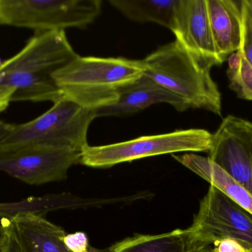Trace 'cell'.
<instances>
[{
	"instance_id": "cell-1",
	"label": "cell",
	"mask_w": 252,
	"mask_h": 252,
	"mask_svg": "<svg viewBox=\"0 0 252 252\" xmlns=\"http://www.w3.org/2000/svg\"><path fill=\"white\" fill-rule=\"evenodd\" d=\"M78 54L65 31L35 32L23 48L3 62L0 90L13 92V102H52L63 97L53 75Z\"/></svg>"
},
{
	"instance_id": "cell-2",
	"label": "cell",
	"mask_w": 252,
	"mask_h": 252,
	"mask_svg": "<svg viewBox=\"0 0 252 252\" xmlns=\"http://www.w3.org/2000/svg\"><path fill=\"white\" fill-rule=\"evenodd\" d=\"M143 73L142 60L78 55L53 78L63 97L93 112L115 104L121 90Z\"/></svg>"
},
{
	"instance_id": "cell-3",
	"label": "cell",
	"mask_w": 252,
	"mask_h": 252,
	"mask_svg": "<svg viewBox=\"0 0 252 252\" xmlns=\"http://www.w3.org/2000/svg\"><path fill=\"white\" fill-rule=\"evenodd\" d=\"M142 62L144 73L179 96L189 109H204L221 115V93L212 78V68L176 40L161 46Z\"/></svg>"
},
{
	"instance_id": "cell-4",
	"label": "cell",
	"mask_w": 252,
	"mask_h": 252,
	"mask_svg": "<svg viewBox=\"0 0 252 252\" xmlns=\"http://www.w3.org/2000/svg\"><path fill=\"white\" fill-rule=\"evenodd\" d=\"M94 119L92 111L65 97L32 121L13 124L0 146L38 144L81 152L89 146L87 133Z\"/></svg>"
},
{
	"instance_id": "cell-5",
	"label": "cell",
	"mask_w": 252,
	"mask_h": 252,
	"mask_svg": "<svg viewBox=\"0 0 252 252\" xmlns=\"http://www.w3.org/2000/svg\"><path fill=\"white\" fill-rule=\"evenodd\" d=\"M213 134L204 129L176 130L164 134L141 136L103 146H90L81 153L80 164L93 168H109L136 160L179 152H207Z\"/></svg>"
},
{
	"instance_id": "cell-6",
	"label": "cell",
	"mask_w": 252,
	"mask_h": 252,
	"mask_svg": "<svg viewBox=\"0 0 252 252\" xmlns=\"http://www.w3.org/2000/svg\"><path fill=\"white\" fill-rule=\"evenodd\" d=\"M100 0H0V25L35 32L84 28L101 12Z\"/></svg>"
},
{
	"instance_id": "cell-7",
	"label": "cell",
	"mask_w": 252,
	"mask_h": 252,
	"mask_svg": "<svg viewBox=\"0 0 252 252\" xmlns=\"http://www.w3.org/2000/svg\"><path fill=\"white\" fill-rule=\"evenodd\" d=\"M81 158V152L55 146H0V172L28 184H44L66 179Z\"/></svg>"
},
{
	"instance_id": "cell-8",
	"label": "cell",
	"mask_w": 252,
	"mask_h": 252,
	"mask_svg": "<svg viewBox=\"0 0 252 252\" xmlns=\"http://www.w3.org/2000/svg\"><path fill=\"white\" fill-rule=\"evenodd\" d=\"M188 230L199 245L220 238H234L252 245V215L210 186Z\"/></svg>"
},
{
	"instance_id": "cell-9",
	"label": "cell",
	"mask_w": 252,
	"mask_h": 252,
	"mask_svg": "<svg viewBox=\"0 0 252 252\" xmlns=\"http://www.w3.org/2000/svg\"><path fill=\"white\" fill-rule=\"evenodd\" d=\"M208 158L252 195V122L228 115L213 134Z\"/></svg>"
},
{
	"instance_id": "cell-10",
	"label": "cell",
	"mask_w": 252,
	"mask_h": 252,
	"mask_svg": "<svg viewBox=\"0 0 252 252\" xmlns=\"http://www.w3.org/2000/svg\"><path fill=\"white\" fill-rule=\"evenodd\" d=\"M170 31L176 41L207 66L223 63L213 39L207 0H179Z\"/></svg>"
},
{
	"instance_id": "cell-11",
	"label": "cell",
	"mask_w": 252,
	"mask_h": 252,
	"mask_svg": "<svg viewBox=\"0 0 252 252\" xmlns=\"http://www.w3.org/2000/svg\"><path fill=\"white\" fill-rule=\"evenodd\" d=\"M160 103L169 104L179 112L189 109L179 96L166 90L143 73L136 81L121 90L115 104L93 112L94 118L121 116L139 112Z\"/></svg>"
},
{
	"instance_id": "cell-12",
	"label": "cell",
	"mask_w": 252,
	"mask_h": 252,
	"mask_svg": "<svg viewBox=\"0 0 252 252\" xmlns=\"http://www.w3.org/2000/svg\"><path fill=\"white\" fill-rule=\"evenodd\" d=\"M209 19L213 39L220 59L241 48L242 38V11L241 1L207 0Z\"/></svg>"
},
{
	"instance_id": "cell-13",
	"label": "cell",
	"mask_w": 252,
	"mask_h": 252,
	"mask_svg": "<svg viewBox=\"0 0 252 252\" xmlns=\"http://www.w3.org/2000/svg\"><path fill=\"white\" fill-rule=\"evenodd\" d=\"M25 252H71L63 242L62 228L34 215H21L10 219Z\"/></svg>"
},
{
	"instance_id": "cell-14",
	"label": "cell",
	"mask_w": 252,
	"mask_h": 252,
	"mask_svg": "<svg viewBox=\"0 0 252 252\" xmlns=\"http://www.w3.org/2000/svg\"><path fill=\"white\" fill-rule=\"evenodd\" d=\"M182 165L223 192L234 202L252 215V195L208 157L195 153L173 155Z\"/></svg>"
},
{
	"instance_id": "cell-15",
	"label": "cell",
	"mask_w": 252,
	"mask_h": 252,
	"mask_svg": "<svg viewBox=\"0 0 252 252\" xmlns=\"http://www.w3.org/2000/svg\"><path fill=\"white\" fill-rule=\"evenodd\" d=\"M196 246L189 231L176 229L159 235H136L119 241L109 252H192Z\"/></svg>"
},
{
	"instance_id": "cell-16",
	"label": "cell",
	"mask_w": 252,
	"mask_h": 252,
	"mask_svg": "<svg viewBox=\"0 0 252 252\" xmlns=\"http://www.w3.org/2000/svg\"><path fill=\"white\" fill-rule=\"evenodd\" d=\"M179 0H109L126 18L139 22H153L170 30Z\"/></svg>"
},
{
	"instance_id": "cell-17",
	"label": "cell",
	"mask_w": 252,
	"mask_h": 252,
	"mask_svg": "<svg viewBox=\"0 0 252 252\" xmlns=\"http://www.w3.org/2000/svg\"><path fill=\"white\" fill-rule=\"evenodd\" d=\"M76 198L67 194L47 195L41 197H29L22 201L12 203H0V220L10 219L21 215L44 216L49 212L75 207Z\"/></svg>"
},
{
	"instance_id": "cell-18",
	"label": "cell",
	"mask_w": 252,
	"mask_h": 252,
	"mask_svg": "<svg viewBox=\"0 0 252 252\" xmlns=\"http://www.w3.org/2000/svg\"><path fill=\"white\" fill-rule=\"evenodd\" d=\"M226 74L229 88L240 99L252 102V66L241 50L229 56Z\"/></svg>"
},
{
	"instance_id": "cell-19",
	"label": "cell",
	"mask_w": 252,
	"mask_h": 252,
	"mask_svg": "<svg viewBox=\"0 0 252 252\" xmlns=\"http://www.w3.org/2000/svg\"><path fill=\"white\" fill-rule=\"evenodd\" d=\"M241 4L242 38L240 50L252 66V0H242Z\"/></svg>"
},
{
	"instance_id": "cell-20",
	"label": "cell",
	"mask_w": 252,
	"mask_h": 252,
	"mask_svg": "<svg viewBox=\"0 0 252 252\" xmlns=\"http://www.w3.org/2000/svg\"><path fill=\"white\" fill-rule=\"evenodd\" d=\"M2 238L0 245L2 252H25L21 245L10 219H1Z\"/></svg>"
},
{
	"instance_id": "cell-21",
	"label": "cell",
	"mask_w": 252,
	"mask_h": 252,
	"mask_svg": "<svg viewBox=\"0 0 252 252\" xmlns=\"http://www.w3.org/2000/svg\"><path fill=\"white\" fill-rule=\"evenodd\" d=\"M213 252H252V245L234 238H220L207 244Z\"/></svg>"
},
{
	"instance_id": "cell-22",
	"label": "cell",
	"mask_w": 252,
	"mask_h": 252,
	"mask_svg": "<svg viewBox=\"0 0 252 252\" xmlns=\"http://www.w3.org/2000/svg\"><path fill=\"white\" fill-rule=\"evenodd\" d=\"M63 242L71 252H89V240L84 232H78L66 235Z\"/></svg>"
},
{
	"instance_id": "cell-23",
	"label": "cell",
	"mask_w": 252,
	"mask_h": 252,
	"mask_svg": "<svg viewBox=\"0 0 252 252\" xmlns=\"http://www.w3.org/2000/svg\"><path fill=\"white\" fill-rule=\"evenodd\" d=\"M13 92L10 90H0V113L7 109L11 102Z\"/></svg>"
},
{
	"instance_id": "cell-24",
	"label": "cell",
	"mask_w": 252,
	"mask_h": 252,
	"mask_svg": "<svg viewBox=\"0 0 252 252\" xmlns=\"http://www.w3.org/2000/svg\"><path fill=\"white\" fill-rule=\"evenodd\" d=\"M13 124H9V123L4 122V121L0 119V145L2 144L4 139L10 134L12 129H13Z\"/></svg>"
},
{
	"instance_id": "cell-25",
	"label": "cell",
	"mask_w": 252,
	"mask_h": 252,
	"mask_svg": "<svg viewBox=\"0 0 252 252\" xmlns=\"http://www.w3.org/2000/svg\"><path fill=\"white\" fill-rule=\"evenodd\" d=\"M196 243V242H195ZM212 252L211 249L208 247V246H202L199 245L197 244L195 246V249H194L193 252Z\"/></svg>"
},
{
	"instance_id": "cell-26",
	"label": "cell",
	"mask_w": 252,
	"mask_h": 252,
	"mask_svg": "<svg viewBox=\"0 0 252 252\" xmlns=\"http://www.w3.org/2000/svg\"><path fill=\"white\" fill-rule=\"evenodd\" d=\"M89 252H109L107 250H99V249L94 248V247L90 246L89 247Z\"/></svg>"
},
{
	"instance_id": "cell-27",
	"label": "cell",
	"mask_w": 252,
	"mask_h": 252,
	"mask_svg": "<svg viewBox=\"0 0 252 252\" xmlns=\"http://www.w3.org/2000/svg\"><path fill=\"white\" fill-rule=\"evenodd\" d=\"M1 238H2V227H1V220H0V243H1Z\"/></svg>"
},
{
	"instance_id": "cell-28",
	"label": "cell",
	"mask_w": 252,
	"mask_h": 252,
	"mask_svg": "<svg viewBox=\"0 0 252 252\" xmlns=\"http://www.w3.org/2000/svg\"><path fill=\"white\" fill-rule=\"evenodd\" d=\"M3 62L1 60V58H0V68L1 67V65H2Z\"/></svg>"
},
{
	"instance_id": "cell-29",
	"label": "cell",
	"mask_w": 252,
	"mask_h": 252,
	"mask_svg": "<svg viewBox=\"0 0 252 252\" xmlns=\"http://www.w3.org/2000/svg\"><path fill=\"white\" fill-rule=\"evenodd\" d=\"M0 252H2V250H1V245H0Z\"/></svg>"
}]
</instances>
